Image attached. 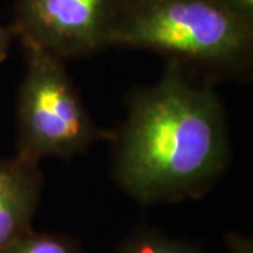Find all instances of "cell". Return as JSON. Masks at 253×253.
<instances>
[{"label": "cell", "mask_w": 253, "mask_h": 253, "mask_svg": "<svg viewBox=\"0 0 253 253\" xmlns=\"http://www.w3.org/2000/svg\"><path fill=\"white\" fill-rule=\"evenodd\" d=\"M113 131V177L144 206L199 200L224 176L231 141L224 104L211 83L166 61L158 83L126 96Z\"/></svg>", "instance_id": "1"}, {"label": "cell", "mask_w": 253, "mask_h": 253, "mask_svg": "<svg viewBox=\"0 0 253 253\" xmlns=\"http://www.w3.org/2000/svg\"><path fill=\"white\" fill-rule=\"evenodd\" d=\"M109 46L163 55L207 83L252 76L253 23L225 0H121Z\"/></svg>", "instance_id": "2"}, {"label": "cell", "mask_w": 253, "mask_h": 253, "mask_svg": "<svg viewBox=\"0 0 253 253\" xmlns=\"http://www.w3.org/2000/svg\"><path fill=\"white\" fill-rule=\"evenodd\" d=\"M21 46L26 72L16 107L18 158L37 165L46 158L69 161L97 141H110L113 131L94 123L65 61L31 42Z\"/></svg>", "instance_id": "3"}, {"label": "cell", "mask_w": 253, "mask_h": 253, "mask_svg": "<svg viewBox=\"0 0 253 253\" xmlns=\"http://www.w3.org/2000/svg\"><path fill=\"white\" fill-rule=\"evenodd\" d=\"M121 0H18L10 31L63 59L90 56L109 46Z\"/></svg>", "instance_id": "4"}, {"label": "cell", "mask_w": 253, "mask_h": 253, "mask_svg": "<svg viewBox=\"0 0 253 253\" xmlns=\"http://www.w3.org/2000/svg\"><path fill=\"white\" fill-rule=\"evenodd\" d=\"M40 165L18 158H0V252L33 229L44 191Z\"/></svg>", "instance_id": "5"}, {"label": "cell", "mask_w": 253, "mask_h": 253, "mask_svg": "<svg viewBox=\"0 0 253 253\" xmlns=\"http://www.w3.org/2000/svg\"><path fill=\"white\" fill-rule=\"evenodd\" d=\"M114 253H206L200 246L162 232L149 225H139L120 241Z\"/></svg>", "instance_id": "6"}, {"label": "cell", "mask_w": 253, "mask_h": 253, "mask_svg": "<svg viewBox=\"0 0 253 253\" xmlns=\"http://www.w3.org/2000/svg\"><path fill=\"white\" fill-rule=\"evenodd\" d=\"M0 253H87L78 239L65 234L30 229Z\"/></svg>", "instance_id": "7"}, {"label": "cell", "mask_w": 253, "mask_h": 253, "mask_svg": "<svg viewBox=\"0 0 253 253\" xmlns=\"http://www.w3.org/2000/svg\"><path fill=\"white\" fill-rule=\"evenodd\" d=\"M231 10L239 17L253 23V0H225Z\"/></svg>", "instance_id": "8"}, {"label": "cell", "mask_w": 253, "mask_h": 253, "mask_svg": "<svg viewBox=\"0 0 253 253\" xmlns=\"http://www.w3.org/2000/svg\"><path fill=\"white\" fill-rule=\"evenodd\" d=\"M226 239H228V246L232 253H252L251 239L239 234H229L226 236Z\"/></svg>", "instance_id": "9"}, {"label": "cell", "mask_w": 253, "mask_h": 253, "mask_svg": "<svg viewBox=\"0 0 253 253\" xmlns=\"http://www.w3.org/2000/svg\"><path fill=\"white\" fill-rule=\"evenodd\" d=\"M11 40H13V34H11L10 28L0 24V62L7 58Z\"/></svg>", "instance_id": "10"}]
</instances>
